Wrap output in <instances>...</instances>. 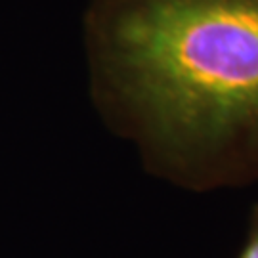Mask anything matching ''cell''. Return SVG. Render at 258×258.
<instances>
[{
  "label": "cell",
  "mask_w": 258,
  "mask_h": 258,
  "mask_svg": "<svg viewBox=\"0 0 258 258\" xmlns=\"http://www.w3.org/2000/svg\"><path fill=\"white\" fill-rule=\"evenodd\" d=\"M237 258H258V203L252 207L247 237H245V243H243Z\"/></svg>",
  "instance_id": "cell-2"
},
{
  "label": "cell",
  "mask_w": 258,
  "mask_h": 258,
  "mask_svg": "<svg viewBox=\"0 0 258 258\" xmlns=\"http://www.w3.org/2000/svg\"><path fill=\"white\" fill-rule=\"evenodd\" d=\"M92 98L151 174L185 189L258 180V0H92Z\"/></svg>",
  "instance_id": "cell-1"
}]
</instances>
